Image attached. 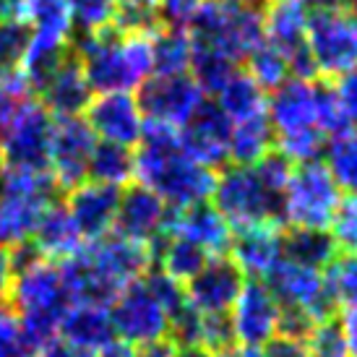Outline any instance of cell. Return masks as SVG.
Returning <instances> with one entry per match:
<instances>
[{
    "label": "cell",
    "mask_w": 357,
    "mask_h": 357,
    "mask_svg": "<svg viewBox=\"0 0 357 357\" xmlns=\"http://www.w3.org/2000/svg\"><path fill=\"white\" fill-rule=\"evenodd\" d=\"M133 180L157 193L172 211L211 201L217 172L201 167L183 151L178 128L146 123L139 141Z\"/></svg>",
    "instance_id": "6da1fadb"
},
{
    "label": "cell",
    "mask_w": 357,
    "mask_h": 357,
    "mask_svg": "<svg viewBox=\"0 0 357 357\" xmlns=\"http://www.w3.org/2000/svg\"><path fill=\"white\" fill-rule=\"evenodd\" d=\"M149 268H154V248L120 238L115 232L86 243L76 256L60 264L70 300L100 305H109Z\"/></svg>",
    "instance_id": "7a4b0ae2"
},
{
    "label": "cell",
    "mask_w": 357,
    "mask_h": 357,
    "mask_svg": "<svg viewBox=\"0 0 357 357\" xmlns=\"http://www.w3.org/2000/svg\"><path fill=\"white\" fill-rule=\"evenodd\" d=\"M292 165L279 151H271L256 165H229L217 175L211 206L225 217L232 232L282 225V193Z\"/></svg>",
    "instance_id": "3957f363"
},
{
    "label": "cell",
    "mask_w": 357,
    "mask_h": 357,
    "mask_svg": "<svg viewBox=\"0 0 357 357\" xmlns=\"http://www.w3.org/2000/svg\"><path fill=\"white\" fill-rule=\"evenodd\" d=\"M13 258V282H10V305L19 318L21 331L34 352L47 342L58 339L60 321L70 307V292L60 271V264L40 258L26 245L10 248Z\"/></svg>",
    "instance_id": "277c9868"
},
{
    "label": "cell",
    "mask_w": 357,
    "mask_h": 357,
    "mask_svg": "<svg viewBox=\"0 0 357 357\" xmlns=\"http://www.w3.org/2000/svg\"><path fill=\"white\" fill-rule=\"evenodd\" d=\"M73 55L97 94L139 89L151 76V34H126L107 26L73 42Z\"/></svg>",
    "instance_id": "5b68a950"
},
{
    "label": "cell",
    "mask_w": 357,
    "mask_h": 357,
    "mask_svg": "<svg viewBox=\"0 0 357 357\" xmlns=\"http://www.w3.org/2000/svg\"><path fill=\"white\" fill-rule=\"evenodd\" d=\"M321 84L316 79H287L268 91L266 115L274 130V146L292 167L318 162L326 149V133L318 126Z\"/></svg>",
    "instance_id": "8992f818"
},
{
    "label": "cell",
    "mask_w": 357,
    "mask_h": 357,
    "mask_svg": "<svg viewBox=\"0 0 357 357\" xmlns=\"http://www.w3.org/2000/svg\"><path fill=\"white\" fill-rule=\"evenodd\" d=\"M188 34L193 45L240 66L264 42V10L238 0H204Z\"/></svg>",
    "instance_id": "52a82bcc"
},
{
    "label": "cell",
    "mask_w": 357,
    "mask_h": 357,
    "mask_svg": "<svg viewBox=\"0 0 357 357\" xmlns=\"http://www.w3.org/2000/svg\"><path fill=\"white\" fill-rule=\"evenodd\" d=\"M55 183L47 169L8 167L6 193L0 199V245H26L42 214L55 201Z\"/></svg>",
    "instance_id": "ba28073f"
},
{
    "label": "cell",
    "mask_w": 357,
    "mask_h": 357,
    "mask_svg": "<svg viewBox=\"0 0 357 357\" xmlns=\"http://www.w3.org/2000/svg\"><path fill=\"white\" fill-rule=\"evenodd\" d=\"M305 42L316 76L337 81L357 66V10L347 6L307 10Z\"/></svg>",
    "instance_id": "9c48e42d"
},
{
    "label": "cell",
    "mask_w": 357,
    "mask_h": 357,
    "mask_svg": "<svg viewBox=\"0 0 357 357\" xmlns=\"http://www.w3.org/2000/svg\"><path fill=\"white\" fill-rule=\"evenodd\" d=\"M339 201L342 190L321 159L298 165L282 193V225L287 229H326Z\"/></svg>",
    "instance_id": "30bf717a"
},
{
    "label": "cell",
    "mask_w": 357,
    "mask_h": 357,
    "mask_svg": "<svg viewBox=\"0 0 357 357\" xmlns=\"http://www.w3.org/2000/svg\"><path fill=\"white\" fill-rule=\"evenodd\" d=\"M144 277L128 284L107 305L115 339L133 349L169 339V313Z\"/></svg>",
    "instance_id": "8fae6325"
},
{
    "label": "cell",
    "mask_w": 357,
    "mask_h": 357,
    "mask_svg": "<svg viewBox=\"0 0 357 357\" xmlns=\"http://www.w3.org/2000/svg\"><path fill=\"white\" fill-rule=\"evenodd\" d=\"M52 115L40 100L26 97L16 105L0 130V157L8 167L47 169Z\"/></svg>",
    "instance_id": "7c38bea8"
},
{
    "label": "cell",
    "mask_w": 357,
    "mask_h": 357,
    "mask_svg": "<svg viewBox=\"0 0 357 357\" xmlns=\"http://www.w3.org/2000/svg\"><path fill=\"white\" fill-rule=\"evenodd\" d=\"M97 146L84 118H55L47 149V172L58 190H73L89 180V159Z\"/></svg>",
    "instance_id": "4fadbf2b"
},
{
    "label": "cell",
    "mask_w": 357,
    "mask_h": 357,
    "mask_svg": "<svg viewBox=\"0 0 357 357\" xmlns=\"http://www.w3.org/2000/svg\"><path fill=\"white\" fill-rule=\"evenodd\" d=\"M139 109L146 123L183 128L190 115L201 107L204 91L193 81L190 73L185 76H149L139 86Z\"/></svg>",
    "instance_id": "5bb4252c"
},
{
    "label": "cell",
    "mask_w": 357,
    "mask_h": 357,
    "mask_svg": "<svg viewBox=\"0 0 357 357\" xmlns=\"http://www.w3.org/2000/svg\"><path fill=\"white\" fill-rule=\"evenodd\" d=\"M229 328L235 344L245 347H266L274 337H279L282 326V307L274 292L261 279H248L240 289L238 300L227 313Z\"/></svg>",
    "instance_id": "9a60e30c"
},
{
    "label": "cell",
    "mask_w": 357,
    "mask_h": 357,
    "mask_svg": "<svg viewBox=\"0 0 357 357\" xmlns=\"http://www.w3.org/2000/svg\"><path fill=\"white\" fill-rule=\"evenodd\" d=\"M243 284H245V277L235 266L232 258L211 256L201 266L199 274L183 284V289H185L188 305L196 313H201V316H227L235 305V300H238Z\"/></svg>",
    "instance_id": "2e32d148"
},
{
    "label": "cell",
    "mask_w": 357,
    "mask_h": 357,
    "mask_svg": "<svg viewBox=\"0 0 357 357\" xmlns=\"http://www.w3.org/2000/svg\"><path fill=\"white\" fill-rule=\"evenodd\" d=\"M84 120L97 136V141L118 144L126 149L139 146L144 126H146L139 102L130 91H105V94L91 97Z\"/></svg>",
    "instance_id": "e0dca14e"
},
{
    "label": "cell",
    "mask_w": 357,
    "mask_h": 357,
    "mask_svg": "<svg viewBox=\"0 0 357 357\" xmlns=\"http://www.w3.org/2000/svg\"><path fill=\"white\" fill-rule=\"evenodd\" d=\"M169 214H172V208L159 199L157 193H151L139 183L126 185V190H120L118 217H115L112 232L120 238H128L133 243L154 248L159 240L167 235Z\"/></svg>",
    "instance_id": "ac0fdd59"
},
{
    "label": "cell",
    "mask_w": 357,
    "mask_h": 357,
    "mask_svg": "<svg viewBox=\"0 0 357 357\" xmlns=\"http://www.w3.org/2000/svg\"><path fill=\"white\" fill-rule=\"evenodd\" d=\"M180 146L201 167L217 172L229 162V120L217 102H201L190 120L178 128Z\"/></svg>",
    "instance_id": "d6986e66"
},
{
    "label": "cell",
    "mask_w": 357,
    "mask_h": 357,
    "mask_svg": "<svg viewBox=\"0 0 357 357\" xmlns=\"http://www.w3.org/2000/svg\"><path fill=\"white\" fill-rule=\"evenodd\" d=\"M120 190L112 185H102L94 180H86L68 190V201L66 208L73 217L76 227H79L81 238L86 243L105 238L115 227V217H118Z\"/></svg>",
    "instance_id": "ffe728a7"
},
{
    "label": "cell",
    "mask_w": 357,
    "mask_h": 357,
    "mask_svg": "<svg viewBox=\"0 0 357 357\" xmlns=\"http://www.w3.org/2000/svg\"><path fill=\"white\" fill-rule=\"evenodd\" d=\"M167 235L180 238L204 250L208 258L211 256H227L229 243H232V227H229L225 217L217 208L211 206V201L206 204H196L188 208H178L169 214Z\"/></svg>",
    "instance_id": "44dd1931"
},
{
    "label": "cell",
    "mask_w": 357,
    "mask_h": 357,
    "mask_svg": "<svg viewBox=\"0 0 357 357\" xmlns=\"http://www.w3.org/2000/svg\"><path fill=\"white\" fill-rule=\"evenodd\" d=\"M282 225H258L232 235L227 256L243 271V277L264 279L282 261Z\"/></svg>",
    "instance_id": "7402d4cb"
},
{
    "label": "cell",
    "mask_w": 357,
    "mask_h": 357,
    "mask_svg": "<svg viewBox=\"0 0 357 357\" xmlns=\"http://www.w3.org/2000/svg\"><path fill=\"white\" fill-rule=\"evenodd\" d=\"M91 94L94 91H91L73 50L37 91L42 107L55 118H81V112H86L89 107Z\"/></svg>",
    "instance_id": "603a6c76"
},
{
    "label": "cell",
    "mask_w": 357,
    "mask_h": 357,
    "mask_svg": "<svg viewBox=\"0 0 357 357\" xmlns=\"http://www.w3.org/2000/svg\"><path fill=\"white\" fill-rule=\"evenodd\" d=\"M84 245H86V240L81 238L73 217L68 214L66 204H58V201H52L47 206L29 240V248L52 264H63V261L73 258Z\"/></svg>",
    "instance_id": "cb8c5ba5"
},
{
    "label": "cell",
    "mask_w": 357,
    "mask_h": 357,
    "mask_svg": "<svg viewBox=\"0 0 357 357\" xmlns=\"http://www.w3.org/2000/svg\"><path fill=\"white\" fill-rule=\"evenodd\" d=\"M58 337L81 349H89L94 355L112 342H118L115 331H112L107 305H100V303H70L60 321Z\"/></svg>",
    "instance_id": "d4e9b609"
},
{
    "label": "cell",
    "mask_w": 357,
    "mask_h": 357,
    "mask_svg": "<svg viewBox=\"0 0 357 357\" xmlns=\"http://www.w3.org/2000/svg\"><path fill=\"white\" fill-rule=\"evenodd\" d=\"M24 21L31 29V42L58 50L73 47V21L66 0H29Z\"/></svg>",
    "instance_id": "484cf974"
},
{
    "label": "cell",
    "mask_w": 357,
    "mask_h": 357,
    "mask_svg": "<svg viewBox=\"0 0 357 357\" xmlns=\"http://www.w3.org/2000/svg\"><path fill=\"white\" fill-rule=\"evenodd\" d=\"M274 151V130L268 115L229 123V162L232 165H256Z\"/></svg>",
    "instance_id": "4316f807"
},
{
    "label": "cell",
    "mask_w": 357,
    "mask_h": 357,
    "mask_svg": "<svg viewBox=\"0 0 357 357\" xmlns=\"http://www.w3.org/2000/svg\"><path fill=\"white\" fill-rule=\"evenodd\" d=\"M217 97V107L227 115L229 123L253 118V115H264L266 112V91L250 79L245 70H235L222 89L214 94Z\"/></svg>",
    "instance_id": "83f0119b"
},
{
    "label": "cell",
    "mask_w": 357,
    "mask_h": 357,
    "mask_svg": "<svg viewBox=\"0 0 357 357\" xmlns=\"http://www.w3.org/2000/svg\"><path fill=\"white\" fill-rule=\"evenodd\" d=\"M193 42L183 29L159 26L151 31V76H185L190 73Z\"/></svg>",
    "instance_id": "f1b7e54d"
},
{
    "label": "cell",
    "mask_w": 357,
    "mask_h": 357,
    "mask_svg": "<svg viewBox=\"0 0 357 357\" xmlns=\"http://www.w3.org/2000/svg\"><path fill=\"white\" fill-rule=\"evenodd\" d=\"M339 250L328 229H287L282 232V258L300 266L321 268L326 266Z\"/></svg>",
    "instance_id": "f546056e"
},
{
    "label": "cell",
    "mask_w": 357,
    "mask_h": 357,
    "mask_svg": "<svg viewBox=\"0 0 357 357\" xmlns=\"http://www.w3.org/2000/svg\"><path fill=\"white\" fill-rule=\"evenodd\" d=\"M133 172H136L133 149H126V146H118V144H107V141H97L89 159V180L123 190L126 185H130Z\"/></svg>",
    "instance_id": "4dcf8cb0"
},
{
    "label": "cell",
    "mask_w": 357,
    "mask_h": 357,
    "mask_svg": "<svg viewBox=\"0 0 357 357\" xmlns=\"http://www.w3.org/2000/svg\"><path fill=\"white\" fill-rule=\"evenodd\" d=\"M154 261H157L159 271H165L167 277H172L175 282L185 284L188 279H193L201 271V266L208 261V256L204 250H199L196 245H190L185 240L165 235L154 245Z\"/></svg>",
    "instance_id": "1f68e13d"
},
{
    "label": "cell",
    "mask_w": 357,
    "mask_h": 357,
    "mask_svg": "<svg viewBox=\"0 0 357 357\" xmlns=\"http://www.w3.org/2000/svg\"><path fill=\"white\" fill-rule=\"evenodd\" d=\"M328 175L334 178L339 190H347L349 196H357V130L331 136L324 149V159Z\"/></svg>",
    "instance_id": "d6a6232c"
},
{
    "label": "cell",
    "mask_w": 357,
    "mask_h": 357,
    "mask_svg": "<svg viewBox=\"0 0 357 357\" xmlns=\"http://www.w3.org/2000/svg\"><path fill=\"white\" fill-rule=\"evenodd\" d=\"M324 284L326 295L337 307H355L357 305V253H337L324 266Z\"/></svg>",
    "instance_id": "836d02e7"
},
{
    "label": "cell",
    "mask_w": 357,
    "mask_h": 357,
    "mask_svg": "<svg viewBox=\"0 0 357 357\" xmlns=\"http://www.w3.org/2000/svg\"><path fill=\"white\" fill-rule=\"evenodd\" d=\"M245 73H248L250 79L256 81L266 94L274 91L277 86H282L287 79H292V76H289L287 60L282 58V52L274 50L266 40L261 42L256 50L245 58Z\"/></svg>",
    "instance_id": "e575fe53"
},
{
    "label": "cell",
    "mask_w": 357,
    "mask_h": 357,
    "mask_svg": "<svg viewBox=\"0 0 357 357\" xmlns=\"http://www.w3.org/2000/svg\"><path fill=\"white\" fill-rule=\"evenodd\" d=\"M73 21V31L94 34L112 26L115 13H118V0H66Z\"/></svg>",
    "instance_id": "d590c367"
},
{
    "label": "cell",
    "mask_w": 357,
    "mask_h": 357,
    "mask_svg": "<svg viewBox=\"0 0 357 357\" xmlns=\"http://www.w3.org/2000/svg\"><path fill=\"white\" fill-rule=\"evenodd\" d=\"M29 40L31 29L24 19L0 21V73H19Z\"/></svg>",
    "instance_id": "8d00e7d4"
},
{
    "label": "cell",
    "mask_w": 357,
    "mask_h": 357,
    "mask_svg": "<svg viewBox=\"0 0 357 357\" xmlns=\"http://www.w3.org/2000/svg\"><path fill=\"white\" fill-rule=\"evenodd\" d=\"M307 357H347V344L342 337V326L334 316L326 321H318L305 334Z\"/></svg>",
    "instance_id": "74e56055"
},
{
    "label": "cell",
    "mask_w": 357,
    "mask_h": 357,
    "mask_svg": "<svg viewBox=\"0 0 357 357\" xmlns=\"http://www.w3.org/2000/svg\"><path fill=\"white\" fill-rule=\"evenodd\" d=\"M326 229L339 253H357V196H344L339 201Z\"/></svg>",
    "instance_id": "f35d334b"
},
{
    "label": "cell",
    "mask_w": 357,
    "mask_h": 357,
    "mask_svg": "<svg viewBox=\"0 0 357 357\" xmlns=\"http://www.w3.org/2000/svg\"><path fill=\"white\" fill-rule=\"evenodd\" d=\"M34 347H31L16 313L8 307H0V357H34Z\"/></svg>",
    "instance_id": "ab89813d"
},
{
    "label": "cell",
    "mask_w": 357,
    "mask_h": 357,
    "mask_svg": "<svg viewBox=\"0 0 357 357\" xmlns=\"http://www.w3.org/2000/svg\"><path fill=\"white\" fill-rule=\"evenodd\" d=\"M201 3L204 0H159L157 3L159 26L188 31V26L193 24L196 13H199Z\"/></svg>",
    "instance_id": "60d3db41"
},
{
    "label": "cell",
    "mask_w": 357,
    "mask_h": 357,
    "mask_svg": "<svg viewBox=\"0 0 357 357\" xmlns=\"http://www.w3.org/2000/svg\"><path fill=\"white\" fill-rule=\"evenodd\" d=\"M331 86L337 91L339 102L344 105L352 120L357 123V66L355 68H349L347 73H342L337 81H331Z\"/></svg>",
    "instance_id": "b9f144b4"
},
{
    "label": "cell",
    "mask_w": 357,
    "mask_h": 357,
    "mask_svg": "<svg viewBox=\"0 0 357 357\" xmlns=\"http://www.w3.org/2000/svg\"><path fill=\"white\" fill-rule=\"evenodd\" d=\"M34 357H94V352L81 349V347H76V344H70V342L58 337V339H52V342H47L45 347L37 349Z\"/></svg>",
    "instance_id": "7bdbcfd3"
},
{
    "label": "cell",
    "mask_w": 357,
    "mask_h": 357,
    "mask_svg": "<svg viewBox=\"0 0 357 357\" xmlns=\"http://www.w3.org/2000/svg\"><path fill=\"white\" fill-rule=\"evenodd\" d=\"M337 321H339V326H342L344 344H347V357H357V305L344 307Z\"/></svg>",
    "instance_id": "ee69618b"
},
{
    "label": "cell",
    "mask_w": 357,
    "mask_h": 357,
    "mask_svg": "<svg viewBox=\"0 0 357 357\" xmlns=\"http://www.w3.org/2000/svg\"><path fill=\"white\" fill-rule=\"evenodd\" d=\"M10 282H13V258L10 250L0 245V307H6L10 295Z\"/></svg>",
    "instance_id": "f6af8a7d"
},
{
    "label": "cell",
    "mask_w": 357,
    "mask_h": 357,
    "mask_svg": "<svg viewBox=\"0 0 357 357\" xmlns=\"http://www.w3.org/2000/svg\"><path fill=\"white\" fill-rule=\"evenodd\" d=\"M136 357H178V344L172 339H162V342L139 347L136 349Z\"/></svg>",
    "instance_id": "bcb514c9"
},
{
    "label": "cell",
    "mask_w": 357,
    "mask_h": 357,
    "mask_svg": "<svg viewBox=\"0 0 357 357\" xmlns=\"http://www.w3.org/2000/svg\"><path fill=\"white\" fill-rule=\"evenodd\" d=\"M29 0H0V21L24 19Z\"/></svg>",
    "instance_id": "7dc6e473"
},
{
    "label": "cell",
    "mask_w": 357,
    "mask_h": 357,
    "mask_svg": "<svg viewBox=\"0 0 357 357\" xmlns=\"http://www.w3.org/2000/svg\"><path fill=\"white\" fill-rule=\"evenodd\" d=\"M219 357H268L266 347H245V344H232Z\"/></svg>",
    "instance_id": "c3c4849f"
},
{
    "label": "cell",
    "mask_w": 357,
    "mask_h": 357,
    "mask_svg": "<svg viewBox=\"0 0 357 357\" xmlns=\"http://www.w3.org/2000/svg\"><path fill=\"white\" fill-rule=\"evenodd\" d=\"M94 357H136V349L128 347V344H123V342H112V344H107L105 349H100Z\"/></svg>",
    "instance_id": "681fc988"
},
{
    "label": "cell",
    "mask_w": 357,
    "mask_h": 357,
    "mask_svg": "<svg viewBox=\"0 0 357 357\" xmlns=\"http://www.w3.org/2000/svg\"><path fill=\"white\" fill-rule=\"evenodd\" d=\"M159 0H118V6L123 8H139V10H154L157 13Z\"/></svg>",
    "instance_id": "f907efd6"
},
{
    "label": "cell",
    "mask_w": 357,
    "mask_h": 357,
    "mask_svg": "<svg viewBox=\"0 0 357 357\" xmlns=\"http://www.w3.org/2000/svg\"><path fill=\"white\" fill-rule=\"evenodd\" d=\"M178 357H219L204 347H178Z\"/></svg>",
    "instance_id": "816d5d0a"
},
{
    "label": "cell",
    "mask_w": 357,
    "mask_h": 357,
    "mask_svg": "<svg viewBox=\"0 0 357 357\" xmlns=\"http://www.w3.org/2000/svg\"><path fill=\"white\" fill-rule=\"evenodd\" d=\"M6 180H8V165L0 157V199H3V193H6Z\"/></svg>",
    "instance_id": "f5cc1de1"
},
{
    "label": "cell",
    "mask_w": 357,
    "mask_h": 357,
    "mask_svg": "<svg viewBox=\"0 0 357 357\" xmlns=\"http://www.w3.org/2000/svg\"><path fill=\"white\" fill-rule=\"evenodd\" d=\"M238 3H245V6H256V8H258V3H264V0H238Z\"/></svg>",
    "instance_id": "db71d44e"
},
{
    "label": "cell",
    "mask_w": 357,
    "mask_h": 357,
    "mask_svg": "<svg viewBox=\"0 0 357 357\" xmlns=\"http://www.w3.org/2000/svg\"><path fill=\"white\" fill-rule=\"evenodd\" d=\"M349 8H355V10H357V0H349Z\"/></svg>",
    "instance_id": "11a10c76"
}]
</instances>
